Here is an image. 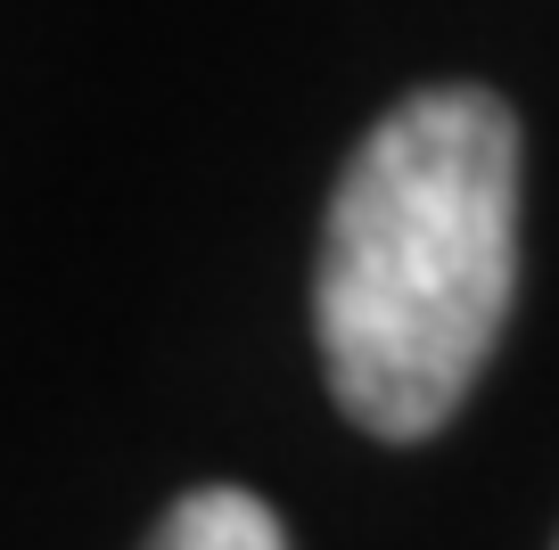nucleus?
<instances>
[{
    "label": "nucleus",
    "mask_w": 559,
    "mask_h": 550,
    "mask_svg": "<svg viewBox=\"0 0 559 550\" xmlns=\"http://www.w3.org/2000/svg\"><path fill=\"white\" fill-rule=\"evenodd\" d=\"M148 550H288V534L247 485H198L157 517Z\"/></svg>",
    "instance_id": "nucleus-2"
},
{
    "label": "nucleus",
    "mask_w": 559,
    "mask_h": 550,
    "mask_svg": "<svg viewBox=\"0 0 559 550\" xmlns=\"http://www.w3.org/2000/svg\"><path fill=\"white\" fill-rule=\"evenodd\" d=\"M519 288V116L477 83L412 91L346 156L313 272L337 411L419 444L461 411Z\"/></svg>",
    "instance_id": "nucleus-1"
}]
</instances>
